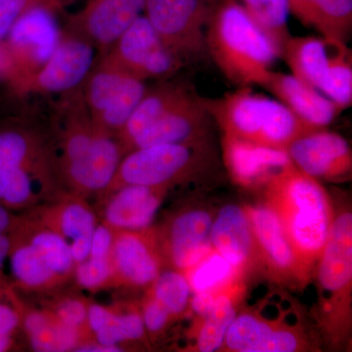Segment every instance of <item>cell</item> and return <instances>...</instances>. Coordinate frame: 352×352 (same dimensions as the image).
<instances>
[{"instance_id":"e0dca14e","label":"cell","mask_w":352,"mask_h":352,"mask_svg":"<svg viewBox=\"0 0 352 352\" xmlns=\"http://www.w3.org/2000/svg\"><path fill=\"white\" fill-rule=\"evenodd\" d=\"M145 6L146 0H89L72 16L66 32L87 39L103 55L144 14Z\"/></svg>"},{"instance_id":"484cf974","label":"cell","mask_w":352,"mask_h":352,"mask_svg":"<svg viewBox=\"0 0 352 352\" xmlns=\"http://www.w3.org/2000/svg\"><path fill=\"white\" fill-rule=\"evenodd\" d=\"M333 41L316 36H291L283 44L281 57L291 69L292 76L319 90L329 59L333 50Z\"/></svg>"},{"instance_id":"1f68e13d","label":"cell","mask_w":352,"mask_h":352,"mask_svg":"<svg viewBox=\"0 0 352 352\" xmlns=\"http://www.w3.org/2000/svg\"><path fill=\"white\" fill-rule=\"evenodd\" d=\"M192 293L212 292L219 294L239 279L240 273L219 254L212 252L193 268L185 272Z\"/></svg>"},{"instance_id":"f35d334b","label":"cell","mask_w":352,"mask_h":352,"mask_svg":"<svg viewBox=\"0 0 352 352\" xmlns=\"http://www.w3.org/2000/svg\"><path fill=\"white\" fill-rule=\"evenodd\" d=\"M139 307H140L146 333L152 337H157L164 333L173 319L170 311L149 293H147Z\"/></svg>"},{"instance_id":"60d3db41","label":"cell","mask_w":352,"mask_h":352,"mask_svg":"<svg viewBox=\"0 0 352 352\" xmlns=\"http://www.w3.org/2000/svg\"><path fill=\"white\" fill-rule=\"evenodd\" d=\"M43 3H54L62 8L55 0H0V44L23 14Z\"/></svg>"},{"instance_id":"7bdbcfd3","label":"cell","mask_w":352,"mask_h":352,"mask_svg":"<svg viewBox=\"0 0 352 352\" xmlns=\"http://www.w3.org/2000/svg\"><path fill=\"white\" fill-rule=\"evenodd\" d=\"M113 315V307H105V305L91 302L88 303L87 331L90 339L95 332H97L99 329L103 327L112 319Z\"/></svg>"},{"instance_id":"74e56055","label":"cell","mask_w":352,"mask_h":352,"mask_svg":"<svg viewBox=\"0 0 352 352\" xmlns=\"http://www.w3.org/2000/svg\"><path fill=\"white\" fill-rule=\"evenodd\" d=\"M113 321L119 329L124 344L143 342L147 337L140 307H122L113 308Z\"/></svg>"},{"instance_id":"ba28073f","label":"cell","mask_w":352,"mask_h":352,"mask_svg":"<svg viewBox=\"0 0 352 352\" xmlns=\"http://www.w3.org/2000/svg\"><path fill=\"white\" fill-rule=\"evenodd\" d=\"M315 268L322 298V318L331 337L340 339L351 318L352 214L335 212L327 243Z\"/></svg>"},{"instance_id":"d6a6232c","label":"cell","mask_w":352,"mask_h":352,"mask_svg":"<svg viewBox=\"0 0 352 352\" xmlns=\"http://www.w3.org/2000/svg\"><path fill=\"white\" fill-rule=\"evenodd\" d=\"M147 289L150 295L170 311L173 318L182 316L189 308L192 289L182 271L164 266Z\"/></svg>"},{"instance_id":"ac0fdd59","label":"cell","mask_w":352,"mask_h":352,"mask_svg":"<svg viewBox=\"0 0 352 352\" xmlns=\"http://www.w3.org/2000/svg\"><path fill=\"white\" fill-rule=\"evenodd\" d=\"M298 170L316 179H344L351 175L352 152L346 139L327 129L303 134L287 148Z\"/></svg>"},{"instance_id":"30bf717a","label":"cell","mask_w":352,"mask_h":352,"mask_svg":"<svg viewBox=\"0 0 352 352\" xmlns=\"http://www.w3.org/2000/svg\"><path fill=\"white\" fill-rule=\"evenodd\" d=\"M147 89L145 80L101 58L82 85L92 122L117 138Z\"/></svg>"},{"instance_id":"e575fe53","label":"cell","mask_w":352,"mask_h":352,"mask_svg":"<svg viewBox=\"0 0 352 352\" xmlns=\"http://www.w3.org/2000/svg\"><path fill=\"white\" fill-rule=\"evenodd\" d=\"M73 279L80 288L95 292L112 287L113 270L111 258H94L88 256L76 263Z\"/></svg>"},{"instance_id":"5bb4252c","label":"cell","mask_w":352,"mask_h":352,"mask_svg":"<svg viewBox=\"0 0 352 352\" xmlns=\"http://www.w3.org/2000/svg\"><path fill=\"white\" fill-rule=\"evenodd\" d=\"M214 217L208 208H185L156 229L166 266L185 273L212 252L210 231Z\"/></svg>"},{"instance_id":"8d00e7d4","label":"cell","mask_w":352,"mask_h":352,"mask_svg":"<svg viewBox=\"0 0 352 352\" xmlns=\"http://www.w3.org/2000/svg\"><path fill=\"white\" fill-rule=\"evenodd\" d=\"M88 303L82 296L65 295L58 296L46 308L64 325L82 331L90 338L87 331Z\"/></svg>"},{"instance_id":"d4e9b609","label":"cell","mask_w":352,"mask_h":352,"mask_svg":"<svg viewBox=\"0 0 352 352\" xmlns=\"http://www.w3.org/2000/svg\"><path fill=\"white\" fill-rule=\"evenodd\" d=\"M21 330L36 351H76L89 339L82 331L64 325L50 309H32L20 302Z\"/></svg>"},{"instance_id":"d6986e66","label":"cell","mask_w":352,"mask_h":352,"mask_svg":"<svg viewBox=\"0 0 352 352\" xmlns=\"http://www.w3.org/2000/svg\"><path fill=\"white\" fill-rule=\"evenodd\" d=\"M245 210L251 222L259 259L270 274L284 281L300 284L307 281L275 210L265 201L248 206Z\"/></svg>"},{"instance_id":"ffe728a7","label":"cell","mask_w":352,"mask_h":352,"mask_svg":"<svg viewBox=\"0 0 352 352\" xmlns=\"http://www.w3.org/2000/svg\"><path fill=\"white\" fill-rule=\"evenodd\" d=\"M168 190L126 185L98 197V217L115 230L139 231L152 227Z\"/></svg>"},{"instance_id":"7a4b0ae2","label":"cell","mask_w":352,"mask_h":352,"mask_svg":"<svg viewBox=\"0 0 352 352\" xmlns=\"http://www.w3.org/2000/svg\"><path fill=\"white\" fill-rule=\"evenodd\" d=\"M65 192L52 133L0 118V205L23 214Z\"/></svg>"},{"instance_id":"7c38bea8","label":"cell","mask_w":352,"mask_h":352,"mask_svg":"<svg viewBox=\"0 0 352 352\" xmlns=\"http://www.w3.org/2000/svg\"><path fill=\"white\" fill-rule=\"evenodd\" d=\"M101 59L145 82L170 78L184 65L164 43L144 14L129 25Z\"/></svg>"},{"instance_id":"44dd1931","label":"cell","mask_w":352,"mask_h":352,"mask_svg":"<svg viewBox=\"0 0 352 352\" xmlns=\"http://www.w3.org/2000/svg\"><path fill=\"white\" fill-rule=\"evenodd\" d=\"M210 120L200 97L191 94L141 133L129 152L153 145L208 144Z\"/></svg>"},{"instance_id":"4316f807","label":"cell","mask_w":352,"mask_h":352,"mask_svg":"<svg viewBox=\"0 0 352 352\" xmlns=\"http://www.w3.org/2000/svg\"><path fill=\"white\" fill-rule=\"evenodd\" d=\"M191 94L186 88L171 82L160 83L156 87L147 89L118 135L126 154L141 133Z\"/></svg>"},{"instance_id":"8992f818","label":"cell","mask_w":352,"mask_h":352,"mask_svg":"<svg viewBox=\"0 0 352 352\" xmlns=\"http://www.w3.org/2000/svg\"><path fill=\"white\" fill-rule=\"evenodd\" d=\"M75 261L68 243L27 214H17L11 231V284L34 293L54 291L73 279Z\"/></svg>"},{"instance_id":"2e32d148","label":"cell","mask_w":352,"mask_h":352,"mask_svg":"<svg viewBox=\"0 0 352 352\" xmlns=\"http://www.w3.org/2000/svg\"><path fill=\"white\" fill-rule=\"evenodd\" d=\"M23 214H29L61 236L68 243L76 264L88 258L92 234L99 217L87 199L65 192Z\"/></svg>"},{"instance_id":"3957f363","label":"cell","mask_w":352,"mask_h":352,"mask_svg":"<svg viewBox=\"0 0 352 352\" xmlns=\"http://www.w3.org/2000/svg\"><path fill=\"white\" fill-rule=\"evenodd\" d=\"M265 203L281 220L305 273L310 278L332 228L335 210L318 179L293 164L272 176L263 187Z\"/></svg>"},{"instance_id":"d590c367","label":"cell","mask_w":352,"mask_h":352,"mask_svg":"<svg viewBox=\"0 0 352 352\" xmlns=\"http://www.w3.org/2000/svg\"><path fill=\"white\" fill-rule=\"evenodd\" d=\"M21 330L20 302L13 288L0 291V352L8 351Z\"/></svg>"},{"instance_id":"603a6c76","label":"cell","mask_w":352,"mask_h":352,"mask_svg":"<svg viewBox=\"0 0 352 352\" xmlns=\"http://www.w3.org/2000/svg\"><path fill=\"white\" fill-rule=\"evenodd\" d=\"M210 242L212 250L241 275L261 264L251 222L241 206L228 204L220 208L212 221Z\"/></svg>"},{"instance_id":"4dcf8cb0","label":"cell","mask_w":352,"mask_h":352,"mask_svg":"<svg viewBox=\"0 0 352 352\" xmlns=\"http://www.w3.org/2000/svg\"><path fill=\"white\" fill-rule=\"evenodd\" d=\"M311 27L329 41L347 44L352 31V0H315Z\"/></svg>"},{"instance_id":"52a82bcc","label":"cell","mask_w":352,"mask_h":352,"mask_svg":"<svg viewBox=\"0 0 352 352\" xmlns=\"http://www.w3.org/2000/svg\"><path fill=\"white\" fill-rule=\"evenodd\" d=\"M61 7L43 3L32 7L16 21L0 44V73L14 92L41 69L56 50L62 32L57 11Z\"/></svg>"},{"instance_id":"7402d4cb","label":"cell","mask_w":352,"mask_h":352,"mask_svg":"<svg viewBox=\"0 0 352 352\" xmlns=\"http://www.w3.org/2000/svg\"><path fill=\"white\" fill-rule=\"evenodd\" d=\"M223 159L231 176L244 187H263L272 176L293 166L287 150L223 135Z\"/></svg>"},{"instance_id":"277c9868","label":"cell","mask_w":352,"mask_h":352,"mask_svg":"<svg viewBox=\"0 0 352 352\" xmlns=\"http://www.w3.org/2000/svg\"><path fill=\"white\" fill-rule=\"evenodd\" d=\"M207 52L234 85L265 82L281 50L237 0H217L206 31Z\"/></svg>"},{"instance_id":"f6af8a7d","label":"cell","mask_w":352,"mask_h":352,"mask_svg":"<svg viewBox=\"0 0 352 352\" xmlns=\"http://www.w3.org/2000/svg\"><path fill=\"white\" fill-rule=\"evenodd\" d=\"M289 12L307 27H311L315 0H288Z\"/></svg>"},{"instance_id":"bcb514c9","label":"cell","mask_w":352,"mask_h":352,"mask_svg":"<svg viewBox=\"0 0 352 352\" xmlns=\"http://www.w3.org/2000/svg\"><path fill=\"white\" fill-rule=\"evenodd\" d=\"M58 3L60 4L62 7L65 6V4L69 3V2L75 1V0H56Z\"/></svg>"},{"instance_id":"9c48e42d","label":"cell","mask_w":352,"mask_h":352,"mask_svg":"<svg viewBox=\"0 0 352 352\" xmlns=\"http://www.w3.org/2000/svg\"><path fill=\"white\" fill-rule=\"evenodd\" d=\"M208 143L153 145L131 150L122 157L113 182L104 192L126 185L168 190L200 173L208 166Z\"/></svg>"},{"instance_id":"83f0119b","label":"cell","mask_w":352,"mask_h":352,"mask_svg":"<svg viewBox=\"0 0 352 352\" xmlns=\"http://www.w3.org/2000/svg\"><path fill=\"white\" fill-rule=\"evenodd\" d=\"M282 320H272L254 311H244L236 315L227 331L221 351L231 352H263Z\"/></svg>"},{"instance_id":"f546056e","label":"cell","mask_w":352,"mask_h":352,"mask_svg":"<svg viewBox=\"0 0 352 352\" xmlns=\"http://www.w3.org/2000/svg\"><path fill=\"white\" fill-rule=\"evenodd\" d=\"M235 298L229 291L222 292L215 298L214 307L210 314L201 319L196 349L200 352L221 351L227 331L237 315Z\"/></svg>"},{"instance_id":"9a60e30c","label":"cell","mask_w":352,"mask_h":352,"mask_svg":"<svg viewBox=\"0 0 352 352\" xmlns=\"http://www.w3.org/2000/svg\"><path fill=\"white\" fill-rule=\"evenodd\" d=\"M111 263L112 287L149 288L166 266L156 229L116 230Z\"/></svg>"},{"instance_id":"f1b7e54d","label":"cell","mask_w":352,"mask_h":352,"mask_svg":"<svg viewBox=\"0 0 352 352\" xmlns=\"http://www.w3.org/2000/svg\"><path fill=\"white\" fill-rule=\"evenodd\" d=\"M319 91L344 111L352 103V53L347 44L333 43Z\"/></svg>"},{"instance_id":"836d02e7","label":"cell","mask_w":352,"mask_h":352,"mask_svg":"<svg viewBox=\"0 0 352 352\" xmlns=\"http://www.w3.org/2000/svg\"><path fill=\"white\" fill-rule=\"evenodd\" d=\"M254 22L263 30L282 50L291 36L288 28L289 12L288 0H237Z\"/></svg>"},{"instance_id":"4fadbf2b","label":"cell","mask_w":352,"mask_h":352,"mask_svg":"<svg viewBox=\"0 0 352 352\" xmlns=\"http://www.w3.org/2000/svg\"><path fill=\"white\" fill-rule=\"evenodd\" d=\"M97 53L98 50L87 39L64 32L50 59L15 94L62 95L78 89L96 65Z\"/></svg>"},{"instance_id":"8fae6325","label":"cell","mask_w":352,"mask_h":352,"mask_svg":"<svg viewBox=\"0 0 352 352\" xmlns=\"http://www.w3.org/2000/svg\"><path fill=\"white\" fill-rule=\"evenodd\" d=\"M215 3L217 0H146L144 15L184 62L207 53L206 31Z\"/></svg>"},{"instance_id":"cb8c5ba5","label":"cell","mask_w":352,"mask_h":352,"mask_svg":"<svg viewBox=\"0 0 352 352\" xmlns=\"http://www.w3.org/2000/svg\"><path fill=\"white\" fill-rule=\"evenodd\" d=\"M312 129H326L342 111L316 88L292 75L271 71L261 85Z\"/></svg>"},{"instance_id":"6da1fadb","label":"cell","mask_w":352,"mask_h":352,"mask_svg":"<svg viewBox=\"0 0 352 352\" xmlns=\"http://www.w3.org/2000/svg\"><path fill=\"white\" fill-rule=\"evenodd\" d=\"M61 96L51 133L65 190L87 201L98 198L113 182L126 152L119 139L92 122L82 87Z\"/></svg>"},{"instance_id":"5b68a950","label":"cell","mask_w":352,"mask_h":352,"mask_svg":"<svg viewBox=\"0 0 352 352\" xmlns=\"http://www.w3.org/2000/svg\"><path fill=\"white\" fill-rule=\"evenodd\" d=\"M200 99L223 135L245 142L287 150L296 138L317 131L298 119L281 102L247 87L221 98Z\"/></svg>"},{"instance_id":"ee69618b","label":"cell","mask_w":352,"mask_h":352,"mask_svg":"<svg viewBox=\"0 0 352 352\" xmlns=\"http://www.w3.org/2000/svg\"><path fill=\"white\" fill-rule=\"evenodd\" d=\"M219 294L212 293V292H199V293H192L190 298L189 307H191L192 311L200 317V319L205 318L212 307H214L215 298Z\"/></svg>"},{"instance_id":"b9f144b4","label":"cell","mask_w":352,"mask_h":352,"mask_svg":"<svg viewBox=\"0 0 352 352\" xmlns=\"http://www.w3.org/2000/svg\"><path fill=\"white\" fill-rule=\"evenodd\" d=\"M116 230L99 219L92 234L88 256L94 258H111Z\"/></svg>"},{"instance_id":"ab89813d","label":"cell","mask_w":352,"mask_h":352,"mask_svg":"<svg viewBox=\"0 0 352 352\" xmlns=\"http://www.w3.org/2000/svg\"><path fill=\"white\" fill-rule=\"evenodd\" d=\"M17 214L0 205V291L12 288L10 278L6 275L11 248V231Z\"/></svg>"}]
</instances>
